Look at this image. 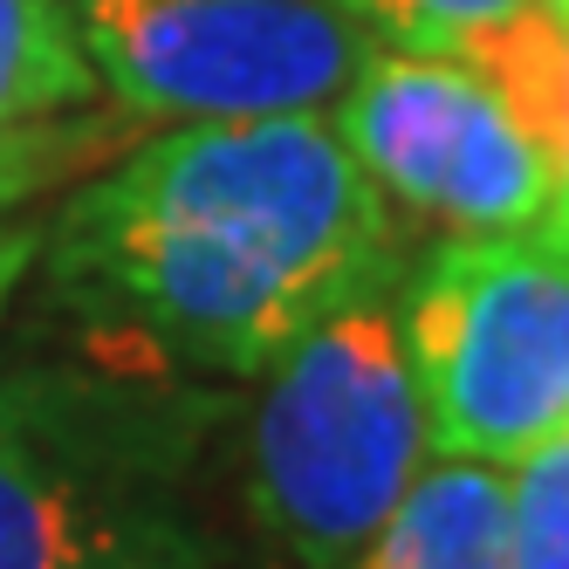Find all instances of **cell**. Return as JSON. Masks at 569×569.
Listing matches in <instances>:
<instances>
[{
	"instance_id": "obj_9",
	"label": "cell",
	"mask_w": 569,
	"mask_h": 569,
	"mask_svg": "<svg viewBox=\"0 0 569 569\" xmlns=\"http://www.w3.org/2000/svg\"><path fill=\"white\" fill-rule=\"evenodd\" d=\"M508 487V556L515 569H569V432L521 453Z\"/></svg>"
},
{
	"instance_id": "obj_2",
	"label": "cell",
	"mask_w": 569,
	"mask_h": 569,
	"mask_svg": "<svg viewBox=\"0 0 569 569\" xmlns=\"http://www.w3.org/2000/svg\"><path fill=\"white\" fill-rule=\"evenodd\" d=\"M207 412L151 371H0V569H207L179 501Z\"/></svg>"
},
{
	"instance_id": "obj_3",
	"label": "cell",
	"mask_w": 569,
	"mask_h": 569,
	"mask_svg": "<svg viewBox=\"0 0 569 569\" xmlns=\"http://www.w3.org/2000/svg\"><path fill=\"white\" fill-rule=\"evenodd\" d=\"M426 405L391 289L302 330L261 371L248 419V508L302 569H350L426 473Z\"/></svg>"
},
{
	"instance_id": "obj_1",
	"label": "cell",
	"mask_w": 569,
	"mask_h": 569,
	"mask_svg": "<svg viewBox=\"0 0 569 569\" xmlns=\"http://www.w3.org/2000/svg\"><path fill=\"white\" fill-rule=\"evenodd\" d=\"M34 268L110 371L261 378L322 316L398 289V213L322 110L213 117L76 186Z\"/></svg>"
},
{
	"instance_id": "obj_12",
	"label": "cell",
	"mask_w": 569,
	"mask_h": 569,
	"mask_svg": "<svg viewBox=\"0 0 569 569\" xmlns=\"http://www.w3.org/2000/svg\"><path fill=\"white\" fill-rule=\"evenodd\" d=\"M549 21H556V42H562V172H556V207L542 220V240L569 261V0H542Z\"/></svg>"
},
{
	"instance_id": "obj_11",
	"label": "cell",
	"mask_w": 569,
	"mask_h": 569,
	"mask_svg": "<svg viewBox=\"0 0 569 569\" xmlns=\"http://www.w3.org/2000/svg\"><path fill=\"white\" fill-rule=\"evenodd\" d=\"M90 144H103L97 124H56V117L0 131V207H21V199L62 186L90 158Z\"/></svg>"
},
{
	"instance_id": "obj_8",
	"label": "cell",
	"mask_w": 569,
	"mask_h": 569,
	"mask_svg": "<svg viewBox=\"0 0 569 569\" xmlns=\"http://www.w3.org/2000/svg\"><path fill=\"white\" fill-rule=\"evenodd\" d=\"M97 69L76 42L69 0H0V131L83 110Z\"/></svg>"
},
{
	"instance_id": "obj_13",
	"label": "cell",
	"mask_w": 569,
	"mask_h": 569,
	"mask_svg": "<svg viewBox=\"0 0 569 569\" xmlns=\"http://www.w3.org/2000/svg\"><path fill=\"white\" fill-rule=\"evenodd\" d=\"M34 254H42V220H28V213H0V322H8L14 289L34 274Z\"/></svg>"
},
{
	"instance_id": "obj_4",
	"label": "cell",
	"mask_w": 569,
	"mask_h": 569,
	"mask_svg": "<svg viewBox=\"0 0 569 569\" xmlns=\"http://www.w3.org/2000/svg\"><path fill=\"white\" fill-rule=\"evenodd\" d=\"M391 309L439 460L515 467L569 432V261L542 233H446Z\"/></svg>"
},
{
	"instance_id": "obj_5",
	"label": "cell",
	"mask_w": 569,
	"mask_h": 569,
	"mask_svg": "<svg viewBox=\"0 0 569 569\" xmlns=\"http://www.w3.org/2000/svg\"><path fill=\"white\" fill-rule=\"evenodd\" d=\"M97 90L138 124L330 110L385 42L337 0H69Z\"/></svg>"
},
{
	"instance_id": "obj_6",
	"label": "cell",
	"mask_w": 569,
	"mask_h": 569,
	"mask_svg": "<svg viewBox=\"0 0 569 569\" xmlns=\"http://www.w3.org/2000/svg\"><path fill=\"white\" fill-rule=\"evenodd\" d=\"M330 124L391 213L439 233H542L556 207L542 144L460 56L378 49Z\"/></svg>"
},
{
	"instance_id": "obj_7",
	"label": "cell",
	"mask_w": 569,
	"mask_h": 569,
	"mask_svg": "<svg viewBox=\"0 0 569 569\" xmlns=\"http://www.w3.org/2000/svg\"><path fill=\"white\" fill-rule=\"evenodd\" d=\"M350 569H515L501 467L480 460L426 467L412 495L385 515V528L350 556Z\"/></svg>"
},
{
	"instance_id": "obj_10",
	"label": "cell",
	"mask_w": 569,
	"mask_h": 569,
	"mask_svg": "<svg viewBox=\"0 0 569 569\" xmlns=\"http://www.w3.org/2000/svg\"><path fill=\"white\" fill-rule=\"evenodd\" d=\"M343 14H357L363 28L391 49H412V56H453L467 34L495 28L501 14L528 8V0H337Z\"/></svg>"
}]
</instances>
